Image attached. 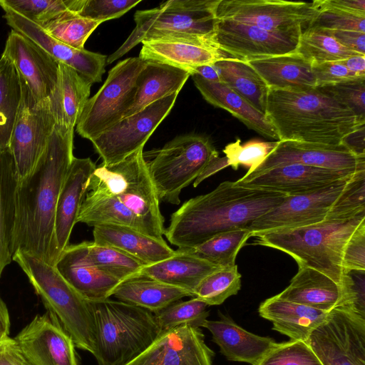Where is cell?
<instances>
[{
  "label": "cell",
  "mask_w": 365,
  "mask_h": 365,
  "mask_svg": "<svg viewBox=\"0 0 365 365\" xmlns=\"http://www.w3.org/2000/svg\"><path fill=\"white\" fill-rule=\"evenodd\" d=\"M21 101L19 76L11 62L0 58V153L9 150V142Z\"/></svg>",
  "instance_id": "f35d334b"
},
{
  "label": "cell",
  "mask_w": 365,
  "mask_h": 365,
  "mask_svg": "<svg viewBox=\"0 0 365 365\" xmlns=\"http://www.w3.org/2000/svg\"><path fill=\"white\" fill-rule=\"evenodd\" d=\"M247 62L269 89L303 91L316 88L312 64L296 51Z\"/></svg>",
  "instance_id": "f1b7e54d"
},
{
  "label": "cell",
  "mask_w": 365,
  "mask_h": 365,
  "mask_svg": "<svg viewBox=\"0 0 365 365\" xmlns=\"http://www.w3.org/2000/svg\"><path fill=\"white\" fill-rule=\"evenodd\" d=\"M289 163L336 170H365V157L355 155L341 144L278 140L277 146L264 160L245 175H255Z\"/></svg>",
  "instance_id": "ffe728a7"
},
{
  "label": "cell",
  "mask_w": 365,
  "mask_h": 365,
  "mask_svg": "<svg viewBox=\"0 0 365 365\" xmlns=\"http://www.w3.org/2000/svg\"><path fill=\"white\" fill-rule=\"evenodd\" d=\"M14 339L31 365H78L71 338L48 312L36 315Z\"/></svg>",
  "instance_id": "ac0fdd59"
},
{
  "label": "cell",
  "mask_w": 365,
  "mask_h": 365,
  "mask_svg": "<svg viewBox=\"0 0 365 365\" xmlns=\"http://www.w3.org/2000/svg\"><path fill=\"white\" fill-rule=\"evenodd\" d=\"M96 168L91 158L76 157L69 167L55 212L54 237L59 256L68 245L86 194V184Z\"/></svg>",
  "instance_id": "d4e9b609"
},
{
  "label": "cell",
  "mask_w": 365,
  "mask_h": 365,
  "mask_svg": "<svg viewBox=\"0 0 365 365\" xmlns=\"http://www.w3.org/2000/svg\"><path fill=\"white\" fill-rule=\"evenodd\" d=\"M258 365H323L309 344L292 340L278 343Z\"/></svg>",
  "instance_id": "c3c4849f"
},
{
  "label": "cell",
  "mask_w": 365,
  "mask_h": 365,
  "mask_svg": "<svg viewBox=\"0 0 365 365\" xmlns=\"http://www.w3.org/2000/svg\"><path fill=\"white\" fill-rule=\"evenodd\" d=\"M202 97L214 106L222 108L261 135L279 140L277 132L265 114L256 110L242 96L222 82L207 81L191 76Z\"/></svg>",
  "instance_id": "83f0119b"
},
{
  "label": "cell",
  "mask_w": 365,
  "mask_h": 365,
  "mask_svg": "<svg viewBox=\"0 0 365 365\" xmlns=\"http://www.w3.org/2000/svg\"><path fill=\"white\" fill-rule=\"evenodd\" d=\"M10 327L11 322L9 311L0 296V340L9 336Z\"/></svg>",
  "instance_id": "be15d7a7"
},
{
  "label": "cell",
  "mask_w": 365,
  "mask_h": 365,
  "mask_svg": "<svg viewBox=\"0 0 365 365\" xmlns=\"http://www.w3.org/2000/svg\"><path fill=\"white\" fill-rule=\"evenodd\" d=\"M0 3L41 26L68 11L77 14L83 0H0Z\"/></svg>",
  "instance_id": "ee69618b"
},
{
  "label": "cell",
  "mask_w": 365,
  "mask_h": 365,
  "mask_svg": "<svg viewBox=\"0 0 365 365\" xmlns=\"http://www.w3.org/2000/svg\"><path fill=\"white\" fill-rule=\"evenodd\" d=\"M207 306L192 297L187 301H177L154 314L162 332L184 324L200 327L209 316Z\"/></svg>",
  "instance_id": "f6af8a7d"
},
{
  "label": "cell",
  "mask_w": 365,
  "mask_h": 365,
  "mask_svg": "<svg viewBox=\"0 0 365 365\" xmlns=\"http://www.w3.org/2000/svg\"><path fill=\"white\" fill-rule=\"evenodd\" d=\"M328 5L359 16H365V0H324Z\"/></svg>",
  "instance_id": "91938a15"
},
{
  "label": "cell",
  "mask_w": 365,
  "mask_h": 365,
  "mask_svg": "<svg viewBox=\"0 0 365 365\" xmlns=\"http://www.w3.org/2000/svg\"><path fill=\"white\" fill-rule=\"evenodd\" d=\"M364 127L365 123L359 125L346 135L341 143L350 152L359 157H365Z\"/></svg>",
  "instance_id": "6f0895ef"
},
{
  "label": "cell",
  "mask_w": 365,
  "mask_h": 365,
  "mask_svg": "<svg viewBox=\"0 0 365 365\" xmlns=\"http://www.w3.org/2000/svg\"><path fill=\"white\" fill-rule=\"evenodd\" d=\"M214 356L201 329L184 324L162 332L125 365H212Z\"/></svg>",
  "instance_id": "d6986e66"
},
{
  "label": "cell",
  "mask_w": 365,
  "mask_h": 365,
  "mask_svg": "<svg viewBox=\"0 0 365 365\" xmlns=\"http://www.w3.org/2000/svg\"><path fill=\"white\" fill-rule=\"evenodd\" d=\"M26 274L47 312L60 323L75 346L96 354V324L90 302L58 273L56 267L18 250L13 255Z\"/></svg>",
  "instance_id": "5b68a950"
},
{
  "label": "cell",
  "mask_w": 365,
  "mask_h": 365,
  "mask_svg": "<svg viewBox=\"0 0 365 365\" xmlns=\"http://www.w3.org/2000/svg\"><path fill=\"white\" fill-rule=\"evenodd\" d=\"M287 196L224 181L210 192L185 201L171 215L164 235L178 248H192L222 232L247 228Z\"/></svg>",
  "instance_id": "7a4b0ae2"
},
{
  "label": "cell",
  "mask_w": 365,
  "mask_h": 365,
  "mask_svg": "<svg viewBox=\"0 0 365 365\" xmlns=\"http://www.w3.org/2000/svg\"><path fill=\"white\" fill-rule=\"evenodd\" d=\"M4 18L12 30L34 42L58 63L67 65L91 83L101 82L107 56L86 49H76L50 36L39 25L0 3Z\"/></svg>",
  "instance_id": "7402d4cb"
},
{
  "label": "cell",
  "mask_w": 365,
  "mask_h": 365,
  "mask_svg": "<svg viewBox=\"0 0 365 365\" xmlns=\"http://www.w3.org/2000/svg\"><path fill=\"white\" fill-rule=\"evenodd\" d=\"M296 52L312 65L361 55L341 45L326 31L316 28H309L302 32Z\"/></svg>",
  "instance_id": "60d3db41"
},
{
  "label": "cell",
  "mask_w": 365,
  "mask_h": 365,
  "mask_svg": "<svg viewBox=\"0 0 365 365\" xmlns=\"http://www.w3.org/2000/svg\"><path fill=\"white\" fill-rule=\"evenodd\" d=\"M17 183L13 156L9 149L0 153V278L5 267L13 261Z\"/></svg>",
  "instance_id": "d590c367"
},
{
  "label": "cell",
  "mask_w": 365,
  "mask_h": 365,
  "mask_svg": "<svg viewBox=\"0 0 365 365\" xmlns=\"http://www.w3.org/2000/svg\"><path fill=\"white\" fill-rule=\"evenodd\" d=\"M141 43L139 58L182 69L190 76L199 66L233 58L220 50L213 40L208 38L163 37Z\"/></svg>",
  "instance_id": "603a6c76"
},
{
  "label": "cell",
  "mask_w": 365,
  "mask_h": 365,
  "mask_svg": "<svg viewBox=\"0 0 365 365\" xmlns=\"http://www.w3.org/2000/svg\"><path fill=\"white\" fill-rule=\"evenodd\" d=\"M194 74L198 75L207 81L220 82L219 73L214 64L199 66L194 69L192 75Z\"/></svg>",
  "instance_id": "e7e4bbea"
},
{
  "label": "cell",
  "mask_w": 365,
  "mask_h": 365,
  "mask_svg": "<svg viewBox=\"0 0 365 365\" xmlns=\"http://www.w3.org/2000/svg\"><path fill=\"white\" fill-rule=\"evenodd\" d=\"M339 61L351 72L365 77V56L356 55Z\"/></svg>",
  "instance_id": "6125c7cd"
},
{
  "label": "cell",
  "mask_w": 365,
  "mask_h": 365,
  "mask_svg": "<svg viewBox=\"0 0 365 365\" xmlns=\"http://www.w3.org/2000/svg\"><path fill=\"white\" fill-rule=\"evenodd\" d=\"M101 22L68 11L40 26L51 37L76 49H83L91 34Z\"/></svg>",
  "instance_id": "b9f144b4"
},
{
  "label": "cell",
  "mask_w": 365,
  "mask_h": 365,
  "mask_svg": "<svg viewBox=\"0 0 365 365\" xmlns=\"http://www.w3.org/2000/svg\"><path fill=\"white\" fill-rule=\"evenodd\" d=\"M277 141L264 142L259 140H250L241 144L240 139L227 145L223 150L229 166L237 170L240 165L249 168L251 171L259 165L277 146Z\"/></svg>",
  "instance_id": "7dc6e473"
},
{
  "label": "cell",
  "mask_w": 365,
  "mask_h": 365,
  "mask_svg": "<svg viewBox=\"0 0 365 365\" xmlns=\"http://www.w3.org/2000/svg\"><path fill=\"white\" fill-rule=\"evenodd\" d=\"M365 213V170L356 173L325 220H344Z\"/></svg>",
  "instance_id": "bcb514c9"
},
{
  "label": "cell",
  "mask_w": 365,
  "mask_h": 365,
  "mask_svg": "<svg viewBox=\"0 0 365 365\" xmlns=\"http://www.w3.org/2000/svg\"><path fill=\"white\" fill-rule=\"evenodd\" d=\"M220 78L259 112L265 114L269 88L256 71L247 62L227 58L214 63Z\"/></svg>",
  "instance_id": "8d00e7d4"
},
{
  "label": "cell",
  "mask_w": 365,
  "mask_h": 365,
  "mask_svg": "<svg viewBox=\"0 0 365 365\" xmlns=\"http://www.w3.org/2000/svg\"><path fill=\"white\" fill-rule=\"evenodd\" d=\"M140 1L141 0H83L78 14L103 23L120 17Z\"/></svg>",
  "instance_id": "f5cc1de1"
},
{
  "label": "cell",
  "mask_w": 365,
  "mask_h": 365,
  "mask_svg": "<svg viewBox=\"0 0 365 365\" xmlns=\"http://www.w3.org/2000/svg\"><path fill=\"white\" fill-rule=\"evenodd\" d=\"M73 131L56 124L35 167L18 181L13 255L20 250L53 266L59 257L54 237L55 212L74 158Z\"/></svg>",
  "instance_id": "6da1fadb"
},
{
  "label": "cell",
  "mask_w": 365,
  "mask_h": 365,
  "mask_svg": "<svg viewBox=\"0 0 365 365\" xmlns=\"http://www.w3.org/2000/svg\"><path fill=\"white\" fill-rule=\"evenodd\" d=\"M316 88L360 77L349 71L340 61L324 62L312 65Z\"/></svg>",
  "instance_id": "11a10c76"
},
{
  "label": "cell",
  "mask_w": 365,
  "mask_h": 365,
  "mask_svg": "<svg viewBox=\"0 0 365 365\" xmlns=\"http://www.w3.org/2000/svg\"><path fill=\"white\" fill-rule=\"evenodd\" d=\"M190 74L182 69L156 61H146L138 75L133 105L123 118L131 115L150 104L179 93Z\"/></svg>",
  "instance_id": "836d02e7"
},
{
  "label": "cell",
  "mask_w": 365,
  "mask_h": 365,
  "mask_svg": "<svg viewBox=\"0 0 365 365\" xmlns=\"http://www.w3.org/2000/svg\"><path fill=\"white\" fill-rule=\"evenodd\" d=\"M3 56L14 65L19 78L38 102L49 98L58 80V63L24 35L11 30Z\"/></svg>",
  "instance_id": "44dd1931"
},
{
  "label": "cell",
  "mask_w": 365,
  "mask_h": 365,
  "mask_svg": "<svg viewBox=\"0 0 365 365\" xmlns=\"http://www.w3.org/2000/svg\"><path fill=\"white\" fill-rule=\"evenodd\" d=\"M92 84L71 67L58 64L57 83L48 98L56 125L74 130Z\"/></svg>",
  "instance_id": "f546056e"
},
{
  "label": "cell",
  "mask_w": 365,
  "mask_h": 365,
  "mask_svg": "<svg viewBox=\"0 0 365 365\" xmlns=\"http://www.w3.org/2000/svg\"><path fill=\"white\" fill-rule=\"evenodd\" d=\"M324 31L346 48L365 56V33L350 30Z\"/></svg>",
  "instance_id": "9f6ffc18"
},
{
  "label": "cell",
  "mask_w": 365,
  "mask_h": 365,
  "mask_svg": "<svg viewBox=\"0 0 365 365\" xmlns=\"http://www.w3.org/2000/svg\"><path fill=\"white\" fill-rule=\"evenodd\" d=\"M96 335L98 365H125L162 333L151 312L119 300L91 302Z\"/></svg>",
  "instance_id": "8992f818"
},
{
  "label": "cell",
  "mask_w": 365,
  "mask_h": 365,
  "mask_svg": "<svg viewBox=\"0 0 365 365\" xmlns=\"http://www.w3.org/2000/svg\"><path fill=\"white\" fill-rule=\"evenodd\" d=\"M20 81L21 101L9 148L18 181L32 171L56 125L48 98L36 101L26 84Z\"/></svg>",
  "instance_id": "7c38bea8"
},
{
  "label": "cell",
  "mask_w": 365,
  "mask_h": 365,
  "mask_svg": "<svg viewBox=\"0 0 365 365\" xmlns=\"http://www.w3.org/2000/svg\"><path fill=\"white\" fill-rule=\"evenodd\" d=\"M228 165L227 160L225 157L220 158L219 156L213 159L204 169L202 173L195 179L193 186L197 187L202 181L212 175L218 171L227 168Z\"/></svg>",
  "instance_id": "94428289"
},
{
  "label": "cell",
  "mask_w": 365,
  "mask_h": 365,
  "mask_svg": "<svg viewBox=\"0 0 365 365\" xmlns=\"http://www.w3.org/2000/svg\"><path fill=\"white\" fill-rule=\"evenodd\" d=\"M357 172L359 171L289 163L255 175H245L236 182L248 188L291 196L322 190L337 182L351 178Z\"/></svg>",
  "instance_id": "e0dca14e"
},
{
  "label": "cell",
  "mask_w": 365,
  "mask_h": 365,
  "mask_svg": "<svg viewBox=\"0 0 365 365\" xmlns=\"http://www.w3.org/2000/svg\"><path fill=\"white\" fill-rule=\"evenodd\" d=\"M341 307L365 318V270L343 269L340 279Z\"/></svg>",
  "instance_id": "f907efd6"
},
{
  "label": "cell",
  "mask_w": 365,
  "mask_h": 365,
  "mask_svg": "<svg viewBox=\"0 0 365 365\" xmlns=\"http://www.w3.org/2000/svg\"><path fill=\"white\" fill-rule=\"evenodd\" d=\"M307 343L323 365H365V318L336 307Z\"/></svg>",
  "instance_id": "8fae6325"
},
{
  "label": "cell",
  "mask_w": 365,
  "mask_h": 365,
  "mask_svg": "<svg viewBox=\"0 0 365 365\" xmlns=\"http://www.w3.org/2000/svg\"><path fill=\"white\" fill-rule=\"evenodd\" d=\"M354 176L315 192L287 196L279 206L253 221L247 229L255 237L321 222Z\"/></svg>",
  "instance_id": "2e32d148"
},
{
  "label": "cell",
  "mask_w": 365,
  "mask_h": 365,
  "mask_svg": "<svg viewBox=\"0 0 365 365\" xmlns=\"http://www.w3.org/2000/svg\"><path fill=\"white\" fill-rule=\"evenodd\" d=\"M21 352L14 339L0 340V365H20Z\"/></svg>",
  "instance_id": "680465c9"
},
{
  "label": "cell",
  "mask_w": 365,
  "mask_h": 365,
  "mask_svg": "<svg viewBox=\"0 0 365 365\" xmlns=\"http://www.w3.org/2000/svg\"><path fill=\"white\" fill-rule=\"evenodd\" d=\"M319 4L318 14L309 28L328 31L350 30L365 33V16L331 6L324 0H319Z\"/></svg>",
  "instance_id": "681fc988"
},
{
  "label": "cell",
  "mask_w": 365,
  "mask_h": 365,
  "mask_svg": "<svg viewBox=\"0 0 365 365\" xmlns=\"http://www.w3.org/2000/svg\"><path fill=\"white\" fill-rule=\"evenodd\" d=\"M331 94L365 122V77L317 87Z\"/></svg>",
  "instance_id": "816d5d0a"
},
{
  "label": "cell",
  "mask_w": 365,
  "mask_h": 365,
  "mask_svg": "<svg viewBox=\"0 0 365 365\" xmlns=\"http://www.w3.org/2000/svg\"><path fill=\"white\" fill-rule=\"evenodd\" d=\"M178 93L167 96L122 118L91 140L103 164L117 163L143 149L148 138L173 108Z\"/></svg>",
  "instance_id": "5bb4252c"
},
{
  "label": "cell",
  "mask_w": 365,
  "mask_h": 365,
  "mask_svg": "<svg viewBox=\"0 0 365 365\" xmlns=\"http://www.w3.org/2000/svg\"><path fill=\"white\" fill-rule=\"evenodd\" d=\"M93 242L120 250L143 262L157 263L175 254L165 240H159L133 228L113 224L93 227Z\"/></svg>",
  "instance_id": "484cf974"
},
{
  "label": "cell",
  "mask_w": 365,
  "mask_h": 365,
  "mask_svg": "<svg viewBox=\"0 0 365 365\" xmlns=\"http://www.w3.org/2000/svg\"><path fill=\"white\" fill-rule=\"evenodd\" d=\"M281 299L329 312L341 299L339 284L314 269L299 267L290 284L277 294Z\"/></svg>",
  "instance_id": "1f68e13d"
},
{
  "label": "cell",
  "mask_w": 365,
  "mask_h": 365,
  "mask_svg": "<svg viewBox=\"0 0 365 365\" xmlns=\"http://www.w3.org/2000/svg\"><path fill=\"white\" fill-rule=\"evenodd\" d=\"M220 0H169L158 7L137 11L135 27L125 42L107 57L110 64L143 41L163 37L214 41Z\"/></svg>",
  "instance_id": "ba28073f"
},
{
  "label": "cell",
  "mask_w": 365,
  "mask_h": 365,
  "mask_svg": "<svg viewBox=\"0 0 365 365\" xmlns=\"http://www.w3.org/2000/svg\"><path fill=\"white\" fill-rule=\"evenodd\" d=\"M112 296L153 314L183 297H193L187 290L143 275H136L121 282Z\"/></svg>",
  "instance_id": "e575fe53"
},
{
  "label": "cell",
  "mask_w": 365,
  "mask_h": 365,
  "mask_svg": "<svg viewBox=\"0 0 365 365\" xmlns=\"http://www.w3.org/2000/svg\"><path fill=\"white\" fill-rule=\"evenodd\" d=\"M241 288V274L237 266L218 268L207 275L198 285L193 297L209 305L222 304L235 295Z\"/></svg>",
  "instance_id": "7bdbcfd3"
},
{
  "label": "cell",
  "mask_w": 365,
  "mask_h": 365,
  "mask_svg": "<svg viewBox=\"0 0 365 365\" xmlns=\"http://www.w3.org/2000/svg\"><path fill=\"white\" fill-rule=\"evenodd\" d=\"M365 213L344 220H324L304 227L261 233L254 245L272 247L294 258L299 267H308L326 274L338 284L342 273L344 246Z\"/></svg>",
  "instance_id": "277c9868"
},
{
  "label": "cell",
  "mask_w": 365,
  "mask_h": 365,
  "mask_svg": "<svg viewBox=\"0 0 365 365\" xmlns=\"http://www.w3.org/2000/svg\"><path fill=\"white\" fill-rule=\"evenodd\" d=\"M301 30L268 31L230 20L217 19L214 41L218 48L243 61L296 51Z\"/></svg>",
  "instance_id": "9a60e30c"
},
{
  "label": "cell",
  "mask_w": 365,
  "mask_h": 365,
  "mask_svg": "<svg viewBox=\"0 0 365 365\" xmlns=\"http://www.w3.org/2000/svg\"><path fill=\"white\" fill-rule=\"evenodd\" d=\"M218 268L220 267L178 248L175 250L172 257L144 266L138 275L184 289L194 296V292L200 282Z\"/></svg>",
  "instance_id": "d6a6232c"
},
{
  "label": "cell",
  "mask_w": 365,
  "mask_h": 365,
  "mask_svg": "<svg viewBox=\"0 0 365 365\" xmlns=\"http://www.w3.org/2000/svg\"><path fill=\"white\" fill-rule=\"evenodd\" d=\"M319 11V0H220L217 19L230 20L268 31L307 30Z\"/></svg>",
  "instance_id": "4fadbf2b"
},
{
  "label": "cell",
  "mask_w": 365,
  "mask_h": 365,
  "mask_svg": "<svg viewBox=\"0 0 365 365\" xmlns=\"http://www.w3.org/2000/svg\"><path fill=\"white\" fill-rule=\"evenodd\" d=\"M343 269L365 270V220L346 242L342 254Z\"/></svg>",
  "instance_id": "db71d44e"
},
{
  "label": "cell",
  "mask_w": 365,
  "mask_h": 365,
  "mask_svg": "<svg viewBox=\"0 0 365 365\" xmlns=\"http://www.w3.org/2000/svg\"><path fill=\"white\" fill-rule=\"evenodd\" d=\"M54 267L63 279L91 302L109 299L121 282L83 262L68 245Z\"/></svg>",
  "instance_id": "4dcf8cb0"
},
{
  "label": "cell",
  "mask_w": 365,
  "mask_h": 365,
  "mask_svg": "<svg viewBox=\"0 0 365 365\" xmlns=\"http://www.w3.org/2000/svg\"><path fill=\"white\" fill-rule=\"evenodd\" d=\"M86 192L114 197L135 214L149 236L164 240V217L143 149L117 163L96 167L87 180Z\"/></svg>",
  "instance_id": "52a82bcc"
},
{
  "label": "cell",
  "mask_w": 365,
  "mask_h": 365,
  "mask_svg": "<svg viewBox=\"0 0 365 365\" xmlns=\"http://www.w3.org/2000/svg\"><path fill=\"white\" fill-rule=\"evenodd\" d=\"M146 64L139 57L125 58L108 72L98 92L89 98L76 124L83 138L93 140L122 118L133 105L138 75Z\"/></svg>",
  "instance_id": "30bf717a"
},
{
  "label": "cell",
  "mask_w": 365,
  "mask_h": 365,
  "mask_svg": "<svg viewBox=\"0 0 365 365\" xmlns=\"http://www.w3.org/2000/svg\"><path fill=\"white\" fill-rule=\"evenodd\" d=\"M219 320L205 319L200 325L210 331L212 340L229 361L258 365L278 344L273 339L251 333L237 324L229 316L219 312Z\"/></svg>",
  "instance_id": "cb8c5ba5"
},
{
  "label": "cell",
  "mask_w": 365,
  "mask_h": 365,
  "mask_svg": "<svg viewBox=\"0 0 365 365\" xmlns=\"http://www.w3.org/2000/svg\"><path fill=\"white\" fill-rule=\"evenodd\" d=\"M148 170L159 200L173 205L180 195L219 156L210 140L197 134L177 136L162 148L149 151Z\"/></svg>",
  "instance_id": "9c48e42d"
},
{
  "label": "cell",
  "mask_w": 365,
  "mask_h": 365,
  "mask_svg": "<svg viewBox=\"0 0 365 365\" xmlns=\"http://www.w3.org/2000/svg\"><path fill=\"white\" fill-rule=\"evenodd\" d=\"M265 115L279 140L334 145L365 123L346 106L319 88L269 89Z\"/></svg>",
  "instance_id": "3957f363"
},
{
  "label": "cell",
  "mask_w": 365,
  "mask_h": 365,
  "mask_svg": "<svg viewBox=\"0 0 365 365\" xmlns=\"http://www.w3.org/2000/svg\"><path fill=\"white\" fill-rule=\"evenodd\" d=\"M250 237L252 233L247 228L235 229L218 234L195 247L180 249L217 267H232L239 251Z\"/></svg>",
  "instance_id": "ab89813d"
},
{
  "label": "cell",
  "mask_w": 365,
  "mask_h": 365,
  "mask_svg": "<svg viewBox=\"0 0 365 365\" xmlns=\"http://www.w3.org/2000/svg\"><path fill=\"white\" fill-rule=\"evenodd\" d=\"M258 312L262 317L272 323L273 330L292 340L305 342L328 314L327 312L287 301L277 295L262 302Z\"/></svg>",
  "instance_id": "4316f807"
},
{
  "label": "cell",
  "mask_w": 365,
  "mask_h": 365,
  "mask_svg": "<svg viewBox=\"0 0 365 365\" xmlns=\"http://www.w3.org/2000/svg\"><path fill=\"white\" fill-rule=\"evenodd\" d=\"M85 263L120 282L138 275L145 264L134 257L113 247L84 241L70 245Z\"/></svg>",
  "instance_id": "74e56055"
},
{
  "label": "cell",
  "mask_w": 365,
  "mask_h": 365,
  "mask_svg": "<svg viewBox=\"0 0 365 365\" xmlns=\"http://www.w3.org/2000/svg\"><path fill=\"white\" fill-rule=\"evenodd\" d=\"M19 363H20V365H31L29 363H28L24 359V358L22 356L21 354V356H20V359H19Z\"/></svg>",
  "instance_id": "03108f58"
}]
</instances>
